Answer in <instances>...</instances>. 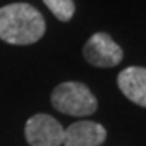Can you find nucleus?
<instances>
[{
  "instance_id": "f257e3e1",
  "label": "nucleus",
  "mask_w": 146,
  "mask_h": 146,
  "mask_svg": "<svg viewBox=\"0 0 146 146\" xmlns=\"http://www.w3.org/2000/svg\"><path fill=\"white\" fill-rule=\"evenodd\" d=\"M45 18L29 3L0 8V39L11 45H31L45 35Z\"/></svg>"
},
{
  "instance_id": "f03ea898",
  "label": "nucleus",
  "mask_w": 146,
  "mask_h": 146,
  "mask_svg": "<svg viewBox=\"0 0 146 146\" xmlns=\"http://www.w3.org/2000/svg\"><path fill=\"white\" fill-rule=\"evenodd\" d=\"M52 106L64 115L88 116L97 110V100L87 85L81 82H63L51 96Z\"/></svg>"
},
{
  "instance_id": "7ed1b4c3",
  "label": "nucleus",
  "mask_w": 146,
  "mask_h": 146,
  "mask_svg": "<svg viewBox=\"0 0 146 146\" xmlns=\"http://www.w3.org/2000/svg\"><path fill=\"white\" fill-rule=\"evenodd\" d=\"M24 134L30 146H61L64 128L51 115L37 113L25 122Z\"/></svg>"
},
{
  "instance_id": "20e7f679",
  "label": "nucleus",
  "mask_w": 146,
  "mask_h": 146,
  "mask_svg": "<svg viewBox=\"0 0 146 146\" xmlns=\"http://www.w3.org/2000/svg\"><path fill=\"white\" fill-rule=\"evenodd\" d=\"M85 60L96 67H115L122 61V49L108 33L92 35L84 46Z\"/></svg>"
},
{
  "instance_id": "39448f33",
  "label": "nucleus",
  "mask_w": 146,
  "mask_h": 146,
  "mask_svg": "<svg viewBox=\"0 0 146 146\" xmlns=\"http://www.w3.org/2000/svg\"><path fill=\"white\" fill-rule=\"evenodd\" d=\"M106 140V130L94 121H78L64 130V146H100Z\"/></svg>"
},
{
  "instance_id": "423d86ee",
  "label": "nucleus",
  "mask_w": 146,
  "mask_h": 146,
  "mask_svg": "<svg viewBox=\"0 0 146 146\" xmlns=\"http://www.w3.org/2000/svg\"><path fill=\"white\" fill-rule=\"evenodd\" d=\"M118 87L122 94L142 108H146V69L131 67L124 69L118 75Z\"/></svg>"
},
{
  "instance_id": "0eeeda50",
  "label": "nucleus",
  "mask_w": 146,
  "mask_h": 146,
  "mask_svg": "<svg viewBox=\"0 0 146 146\" xmlns=\"http://www.w3.org/2000/svg\"><path fill=\"white\" fill-rule=\"evenodd\" d=\"M43 3L63 23L70 21L72 17L75 15V3H73V0H43Z\"/></svg>"
}]
</instances>
